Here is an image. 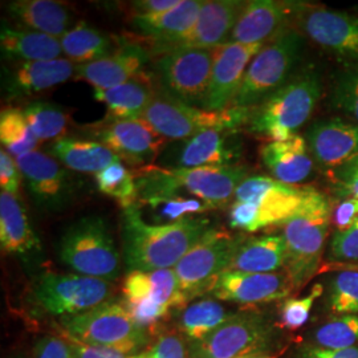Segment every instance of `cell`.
<instances>
[{
	"instance_id": "cell-24",
	"label": "cell",
	"mask_w": 358,
	"mask_h": 358,
	"mask_svg": "<svg viewBox=\"0 0 358 358\" xmlns=\"http://www.w3.org/2000/svg\"><path fill=\"white\" fill-rule=\"evenodd\" d=\"M245 3L241 0L203 1L192 31L176 48H215L227 44Z\"/></svg>"
},
{
	"instance_id": "cell-8",
	"label": "cell",
	"mask_w": 358,
	"mask_h": 358,
	"mask_svg": "<svg viewBox=\"0 0 358 358\" xmlns=\"http://www.w3.org/2000/svg\"><path fill=\"white\" fill-rule=\"evenodd\" d=\"M90 345L133 356L150 345L148 329L131 319L122 300L112 299L76 316L60 319L57 327Z\"/></svg>"
},
{
	"instance_id": "cell-38",
	"label": "cell",
	"mask_w": 358,
	"mask_h": 358,
	"mask_svg": "<svg viewBox=\"0 0 358 358\" xmlns=\"http://www.w3.org/2000/svg\"><path fill=\"white\" fill-rule=\"evenodd\" d=\"M100 192L113 198L122 210L138 203V189L134 173L121 161H115L94 176Z\"/></svg>"
},
{
	"instance_id": "cell-4",
	"label": "cell",
	"mask_w": 358,
	"mask_h": 358,
	"mask_svg": "<svg viewBox=\"0 0 358 358\" xmlns=\"http://www.w3.org/2000/svg\"><path fill=\"white\" fill-rule=\"evenodd\" d=\"M332 217L329 198L308 187L300 210L282 224V238L287 245L285 272L294 291L303 288L319 271Z\"/></svg>"
},
{
	"instance_id": "cell-40",
	"label": "cell",
	"mask_w": 358,
	"mask_h": 358,
	"mask_svg": "<svg viewBox=\"0 0 358 358\" xmlns=\"http://www.w3.org/2000/svg\"><path fill=\"white\" fill-rule=\"evenodd\" d=\"M329 101L341 118L358 125V66H344L337 73Z\"/></svg>"
},
{
	"instance_id": "cell-12",
	"label": "cell",
	"mask_w": 358,
	"mask_h": 358,
	"mask_svg": "<svg viewBox=\"0 0 358 358\" xmlns=\"http://www.w3.org/2000/svg\"><path fill=\"white\" fill-rule=\"evenodd\" d=\"M242 239L243 236L231 235L229 231L210 229L179 260L174 271L187 304L208 294L217 278L229 271Z\"/></svg>"
},
{
	"instance_id": "cell-32",
	"label": "cell",
	"mask_w": 358,
	"mask_h": 358,
	"mask_svg": "<svg viewBox=\"0 0 358 358\" xmlns=\"http://www.w3.org/2000/svg\"><path fill=\"white\" fill-rule=\"evenodd\" d=\"M7 10L13 19L27 29L55 38H60L65 35L73 22V15L60 1L17 0L11 1Z\"/></svg>"
},
{
	"instance_id": "cell-6",
	"label": "cell",
	"mask_w": 358,
	"mask_h": 358,
	"mask_svg": "<svg viewBox=\"0 0 358 358\" xmlns=\"http://www.w3.org/2000/svg\"><path fill=\"white\" fill-rule=\"evenodd\" d=\"M306 40L292 27L267 43L248 65L241 90L231 106L251 109L280 90L297 72Z\"/></svg>"
},
{
	"instance_id": "cell-41",
	"label": "cell",
	"mask_w": 358,
	"mask_h": 358,
	"mask_svg": "<svg viewBox=\"0 0 358 358\" xmlns=\"http://www.w3.org/2000/svg\"><path fill=\"white\" fill-rule=\"evenodd\" d=\"M319 348L348 349L358 344L357 315H343L322 324L315 333Z\"/></svg>"
},
{
	"instance_id": "cell-26",
	"label": "cell",
	"mask_w": 358,
	"mask_h": 358,
	"mask_svg": "<svg viewBox=\"0 0 358 358\" xmlns=\"http://www.w3.org/2000/svg\"><path fill=\"white\" fill-rule=\"evenodd\" d=\"M236 130L210 129L189 140L180 142L174 154V164L178 169L206 166H230L238 158L236 145L232 134Z\"/></svg>"
},
{
	"instance_id": "cell-20",
	"label": "cell",
	"mask_w": 358,
	"mask_h": 358,
	"mask_svg": "<svg viewBox=\"0 0 358 358\" xmlns=\"http://www.w3.org/2000/svg\"><path fill=\"white\" fill-rule=\"evenodd\" d=\"M315 164L329 173L358 154V125L341 117L316 120L306 131Z\"/></svg>"
},
{
	"instance_id": "cell-45",
	"label": "cell",
	"mask_w": 358,
	"mask_h": 358,
	"mask_svg": "<svg viewBox=\"0 0 358 358\" xmlns=\"http://www.w3.org/2000/svg\"><path fill=\"white\" fill-rule=\"evenodd\" d=\"M129 358H189V344L182 334L166 332L146 349Z\"/></svg>"
},
{
	"instance_id": "cell-21",
	"label": "cell",
	"mask_w": 358,
	"mask_h": 358,
	"mask_svg": "<svg viewBox=\"0 0 358 358\" xmlns=\"http://www.w3.org/2000/svg\"><path fill=\"white\" fill-rule=\"evenodd\" d=\"M292 28V1H247L229 43L267 44Z\"/></svg>"
},
{
	"instance_id": "cell-18",
	"label": "cell",
	"mask_w": 358,
	"mask_h": 358,
	"mask_svg": "<svg viewBox=\"0 0 358 358\" xmlns=\"http://www.w3.org/2000/svg\"><path fill=\"white\" fill-rule=\"evenodd\" d=\"M294 289L285 271L275 273H250L226 271L208 291L219 301L241 306L267 304L285 299Z\"/></svg>"
},
{
	"instance_id": "cell-37",
	"label": "cell",
	"mask_w": 358,
	"mask_h": 358,
	"mask_svg": "<svg viewBox=\"0 0 358 358\" xmlns=\"http://www.w3.org/2000/svg\"><path fill=\"white\" fill-rule=\"evenodd\" d=\"M138 205L146 207L157 224L174 223L187 217H195L211 211L210 206L194 198H186L180 195L152 196L138 201Z\"/></svg>"
},
{
	"instance_id": "cell-3",
	"label": "cell",
	"mask_w": 358,
	"mask_h": 358,
	"mask_svg": "<svg viewBox=\"0 0 358 358\" xmlns=\"http://www.w3.org/2000/svg\"><path fill=\"white\" fill-rule=\"evenodd\" d=\"M321 93L319 72L313 66L303 68L280 90L251 108L244 127L260 138L285 141L310 118Z\"/></svg>"
},
{
	"instance_id": "cell-17",
	"label": "cell",
	"mask_w": 358,
	"mask_h": 358,
	"mask_svg": "<svg viewBox=\"0 0 358 358\" xmlns=\"http://www.w3.org/2000/svg\"><path fill=\"white\" fill-rule=\"evenodd\" d=\"M90 134L131 166H150L165 146V138L142 118L106 121Z\"/></svg>"
},
{
	"instance_id": "cell-31",
	"label": "cell",
	"mask_w": 358,
	"mask_h": 358,
	"mask_svg": "<svg viewBox=\"0 0 358 358\" xmlns=\"http://www.w3.org/2000/svg\"><path fill=\"white\" fill-rule=\"evenodd\" d=\"M0 48L3 56L13 63L48 62L64 55L60 38L4 23L0 29Z\"/></svg>"
},
{
	"instance_id": "cell-42",
	"label": "cell",
	"mask_w": 358,
	"mask_h": 358,
	"mask_svg": "<svg viewBox=\"0 0 358 358\" xmlns=\"http://www.w3.org/2000/svg\"><path fill=\"white\" fill-rule=\"evenodd\" d=\"M329 307L332 312L358 316V268H345L331 280Z\"/></svg>"
},
{
	"instance_id": "cell-15",
	"label": "cell",
	"mask_w": 358,
	"mask_h": 358,
	"mask_svg": "<svg viewBox=\"0 0 358 358\" xmlns=\"http://www.w3.org/2000/svg\"><path fill=\"white\" fill-rule=\"evenodd\" d=\"M122 292L124 304L146 316L165 319L171 309L187 306L174 268L128 272Z\"/></svg>"
},
{
	"instance_id": "cell-10",
	"label": "cell",
	"mask_w": 358,
	"mask_h": 358,
	"mask_svg": "<svg viewBox=\"0 0 358 358\" xmlns=\"http://www.w3.org/2000/svg\"><path fill=\"white\" fill-rule=\"evenodd\" d=\"M110 282L77 273H41L32 289L34 304L59 319L76 316L113 299Z\"/></svg>"
},
{
	"instance_id": "cell-43",
	"label": "cell",
	"mask_w": 358,
	"mask_h": 358,
	"mask_svg": "<svg viewBox=\"0 0 358 358\" xmlns=\"http://www.w3.org/2000/svg\"><path fill=\"white\" fill-rule=\"evenodd\" d=\"M324 294L322 284H315L307 296L288 299L280 309V327L294 331L307 324L315 303Z\"/></svg>"
},
{
	"instance_id": "cell-5",
	"label": "cell",
	"mask_w": 358,
	"mask_h": 358,
	"mask_svg": "<svg viewBox=\"0 0 358 358\" xmlns=\"http://www.w3.org/2000/svg\"><path fill=\"white\" fill-rule=\"evenodd\" d=\"M307 189L272 177H247L235 192L229 213L230 226L248 234L282 226L300 210Z\"/></svg>"
},
{
	"instance_id": "cell-11",
	"label": "cell",
	"mask_w": 358,
	"mask_h": 358,
	"mask_svg": "<svg viewBox=\"0 0 358 358\" xmlns=\"http://www.w3.org/2000/svg\"><path fill=\"white\" fill-rule=\"evenodd\" d=\"M292 27L344 66H358V16L292 1Z\"/></svg>"
},
{
	"instance_id": "cell-16",
	"label": "cell",
	"mask_w": 358,
	"mask_h": 358,
	"mask_svg": "<svg viewBox=\"0 0 358 358\" xmlns=\"http://www.w3.org/2000/svg\"><path fill=\"white\" fill-rule=\"evenodd\" d=\"M26 180L27 189L38 208L48 213L64 210L75 196V183L66 167L41 152L15 158Z\"/></svg>"
},
{
	"instance_id": "cell-49",
	"label": "cell",
	"mask_w": 358,
	"mask_h": 358,
	"mask_svg": "<svg viewBox=\"0 0 358 358\" xmlns=\"http://www.w3.org/2000/svg\"><path fill=\"white\" fill-rule=\"evenodd\" d=\"M34 355L35 358H76L62 336L41 337L35 345Z\"/></svg>"
},
{
	"instance_id": "cell-44",
	"label": "cell",
	"mask_w": 358,
	"mask_h": 358,
	"mask_svg": "<svg viewBox=\"0 0 358 358\" xmlns=\"http://www.w3.org/2000/svg\"><path fill=\"white\" fill-rule=\"evenodd\" d=\"M328 257L331 262L358 263V217L344 230L333 234Z\"/></svg>"
},
{
	"instance_id": "cell-2",
	"label": "cell",
	"mask_w": 358,
	"mask_h": 358,
	"mask_svg": "<svg viewBox=\"0 0 358 358\" xmlns=\"http://www.w3.org/2000/svg\"><path fill=\"white\" fill-rule=\"evenodd\" d=\"M138 201L152 196L180 195L199 199L213 210L222 208L235 198L239 185L248 177L247 169L239 165L194 169L140 167L136 173Z\"/></svg>"
},
{
	"instance_id": "cell-28",
	"label": "cell",
	"mask_w": 358,
	"mask_h": 358,
	"mask_svg": "<svg viewBox=\"0 0 358 358\" xmlns=\"http://www.w3.org/2000/svg\"><path fill=\"white\" fill-rule=\"evenodd\" d=\"M201 0H180L167 13L152 16H133L131 26L141 35L152 38L167 51L176 48L195 24L202 7Z\"/></svg>"
},
{
	"instance_id": "cell-34",
	"label": "cell",
	"mask_w": 358,
	"mask_h": 358,
	"mask_svg": "<svg viewBox=\"0 0 358 358\" xmlns=\"http://www.w3.org/2000/svg\"><path fill=\"white\" fill-rule=\"evenodd\" d=\"M238 313L214 297L194 300L180 312L179 332L187 344H194L208 337Z\"/></svg>"
},
{
	"instance_id": "cell-23",
	"label": "cell",
	"mask_w": 358,
	"mask_h": 358,
	"mask_svg": "<svg viewBox=\"0 0 358 358\" xmlns=\"http://www.w3.org/2000/svg\"><path fill=\"white\" fill-rule=\"evenodd\" d=\"M76 64L68 59L13 63L3 71V90L8 99L31 97L75 77Z\"/></svg>"
},
{
	"instance_id": "cell-53",
	"label": "cell",
	"mask_w": 358,
	"mask_h": 358,
	"mask_svg": "<svg viewBox=\"0 0 358 358\" xmlns=\"http://www.w3.org/2000/svg\"><path fill=\"white\" fill-rule=\"evenodd\" d=\"M239 358H276V356H272V355H269L267 352H262V353H254V355H248V356Z\"/></svg>"
},
{
	"instance_id": "cell-27",
	"label": "cell",
	"mask_w": 358,
	"mask_h": 358,
	"mask_svg": "<svg viewBox=\"0 0 358 358\" xmlns=\"http://www.w3.org/2000/svg\"><path fill=\"white\" fill-rule=\"evenodd\" d=\"M263 165L272 178L296 186L310 178L315 161L306 137L294 134L285 141H268L260 150Z\"/></svg>"
},
{
	"instance_id": "cell-9",
	"label": "cell",
	"mask_w": 358,
	"mask_h": 358,
	"mask_svg": "<svg viewBox=\"0 0 358 358\" xmlns=\"http://www.w3.org/2000/svg\"><path fill=\"white\" fill-rule=\"evenodd\" d=\"M248 110L231 106L222 112H210L182 103L158 90L142 120L165 140L185 141L210 129L236 130L244 127Z\"/></svg>"
},
{
	"instance_id": "cell-19",
	"label": "cell",
	"mask_w": 358,
	"mask_h": 358,
	"mask_svg": "<svg viewBox=\"0 0 358 358\" xmlns=\"http://www.w3.org/2000/svg\"><path fill=\"white\" fill-rule=\"evenodd\" d=\"M264 45L227 43L219 48L202 109L222 112L230 108L241 90L248 65Z\"/></svg>"
},
{
	"instance_id": "cell-52",
	"label": "cell",
	"mask_w": 358,
	"mask_h": 358,
	"mask_svg": "<svg viewBox=\"0 0 358 358\" xmlns=\"http://www.w3.org/2000/svg\"><path fill=\"white\" fill-rule=\"evenodd\" d=\"M301 358H358V348L348 349H324V348H310L307 349Z\"/></svg>"
},
{
	"instance_id": "cell-1",
	"label": "cell",
	"mask_w": 358,
	"mask_h": 358,
	"mask_svg": "<svg viewBox=\"0 0 358 358\" xmlns=\"http://www.w3.org/2000/svg\"><path fill=\"white\" fill-rule=\"evenodd\" d=\"M122 251L128 272L174 268L210 230L206 217L157 224L143 219L138 203L122 210Z\"/></svg>"
},
{
	"instance_id": "cell-29",
	"label": "cell",
	"mask_w": 358,
	"mask_h": 358,
	"mask_svg": "<svg viewBox=\"0 0 358 358\" xmlns=\"http://www.w3.org/2000/svg\"><path fill=\"white\" fill-rule=\"evenodd\" d=\"M157 90L152 76L142 72L124 84L93 90V97L106 106V121L140 120Z\"/></svg>"
},
{
	"instance_id": "cell-48",
	"label": "cell",
	"mask_w": 358,
	"mask_h": 358,
	"mask_svg": "<svg viewBox=\"0 0 358 358\" xmlns=\"http://www.w3.org/2000/svg\"><path fill=\"white\" fill-rule=\"evenodd\" d=\"M57 331L62 334V337L68 343L69 348L72 349L73 355L76 358H129L124 353H120L117 350H112L108 348H101V346L90 345L87 343H83L77 340L76 337L68 334V333L62 331L57 328Z\"/></svg>"
},
{
	"instance_id": "cell-36",
	"label": "cell",
	"mask_w": 358,
	"mask_h": 358,
	"mask_svg": "<svg viewBox=\"0 0 358 358\" xmlns=\"http://www.w3.org/2000/svg\"><path fill=\"white\" fill-rule=\"evenodd\" d=\"M0 142L15 158L36 152L38 140L29 128L23 109L6 108L0 113Z\"/></svg>"
},
{
	"instance_id": "cell-13",
	"label": "cell",
	"mask_w": 358,
	"mask_h": 358,
	"mask_svg": "<svg viewBox=\"0 0 358 358\" xmlns=\"http://www.w3.org/2000/svg\"><path fill=\"white\" fill-rule=\"evenodd\" d=\"M220 47L174 48L165 52L155 63V80L159 90L202 109Z\"/></svg>"
},
{
	"instance_id": "cell-46",
	"label": "cell",
	"mask_w": 358,
	"mask_h": 358,
	"mask_svg": "<svg viewBox=\"0 0 358 358\" xmlns=\"http://www.w3.org/2000/svg\"><path fill=\"white\" fill-rule=\"evenodd\" d=\"M328 174L332 182L333 192L338 198H358V154Z\"/></svg>"
},
{
	"instance_id": "cell-35",
	"label": "cell",
	"mask_w": 358,
	"mask_h": 358,
	"mask_svg": "<svg viewBox=\"0 0 358 358\" xmlns=\"http://www.w3.org/2000/svg\"><path fill=\"white\" fill-rule=\"evenodd\" d=\"M63 53L73 64H90L109 56L113 50L112 38L103 31L80 22L60 38Z\"/></svg>"
},
{
	"instance_id": "cell-50",
	"label": "cell",
	"mask_w": 358,
	"mask_h": 358,
	"mask_svg": "<svg viewBox=\"0 0 358 358\" xmlns=\"http://www.w3.org/2000/svg\"><path fill=\"white\" fill-rule=\"evenodd\" d=\"M358 217V198L343 199L333 207L332 224L337 230H344Z\"/></svg>"
},
{
	"instance_id": "cell-47",
	"label": "cell",
	"mask_w": 358,
	"mask_h": 358,
	"mask_svg": "<svg viewBox=\"0 0 358 358\" xmlns=\"http://www.w3.org/2000/svg\"><path fill=\"white\" fill-rule=\"evenodd\" d=\"M22 170L17 165L16 159L13 155L6 152L4 149L0 150V189L1 192H7L13 196H17L20 192L22 180H23Z\"/></svg>"
},
{
	"instance_id": "cell-33",
	"label": "cell",
	"mask_w": 358,
	"mask_h": 358,
	"mask_svg": "<svg viewBox=\"0 0 358 358\" xmlns=\"http://www.w3.org/2000/svg\"><path fill=\"white\" fill-rule=\"evenodd\" d=\"M50 155L66 169L87 174H97L115 161H121L103 143L73 137H63L53 142Z\"/></svg>"
},
{
	"instance_id": "cell-7",
	"label": "cell",
	"mask_w": 358,
	"mask_h": 358,
	"mask_svg": "<svg viewBox=\"0 0 358 358\" xmlns=\"http://www.w3.org/2000/svg\"><path fill=\"white\" fill-rule=\"evenodd\" d=\"M57 254L77 275L115 282L121 272V256L106 220L100 215L80 217L60 238Z\"/></svg>"
},
{
	"instance_id": "cell-25",
	"label": "cell",
	"mask_w": 358,
	"mask_h": 358,
	"mask_svg": "<svg viewBox=\"0 0 358 358\" xmlns=\"http://www.w3.org/2000/svg\"><path fill=\"white\" fill-rule=\"evenodd\" d=\"M0 245L4 254L16 256L27 264L43 255V245L26 208L17 196L7 192L0 194Z\"/></svg>"
},
{
	"instance_id": "cell-30",
	"label": "cell",
	"mask_w": 358,
	"mask_h": 358,
	"mask_svg": "<svg viewBox=\"0 0 358 358\" xmlns=\"http://www.w3.org/2000/svg\"><path fill=\"white\" fill-rule=\"evenodd\" d=\"M287 245L282 235H262L242 239L229 271L275 273L285 271Z\"/></svg>"
},
{
	"instance_id": "cell-39",
	"label": "cell",
	"mask_w": 358,
	"mask_h": 358,
	"mask_svg": "<svg viewBox=\"0 0 358 358\" xmlns=\"http://www.w3.org/2000/svg\"><path fill=\"white\" fill-rule=\"evenodd\" d=\"M23 112L38 141H57L66 130L68 115L56 103L34 101L28 103Z\"/></svg>"
},
{
	"instance_id": "cell-14",
	"label": "cell",
	"mask_w": 358,
	"mask_h": 358,
	"mask_svg": "<svg viewBox=\"0 0 358 358\" xmlns=\"http://www.w3.org/2000/svg\"><path fill=\"white\" fill-rule=\"evenodd\" d=\"M272 329L255 312H239L203 340L189 344V358H239L266 352Z\"/></svg>"
},
{
	"instance_id": "cell-22",
	"label": "cell",
	"mask_w": 358,
	"mask_h": 358,
	"mask_svg": "<svg viewBox=\"0 0 358 358\" xmlns=\"http://www.w3.org/2000/svg\"><path fill=\"white\" fill-rule=\"evenodd\" d=\"M150 57L141 44L125 41L101 60L76 65L75 78L88 83L93 90H108L138 76Z\"/></svg>"
},
{
	"instance_id": "cell-51",
	"label": "cell",
	"mask_w": 358,
	"mask_h": 358,
	"mask_svg": "<svg viewBox=\"0 0 358 358\" xmlns=\"http://www.w3.org/2000/svg\"><path fill=\"white\" fill-rule=\"evenodd\" d=\"M180 0H140L133 1L131 7L136 11L134 16H152L167 13L177 7Z\"/></svg>"
}]
</instances>
